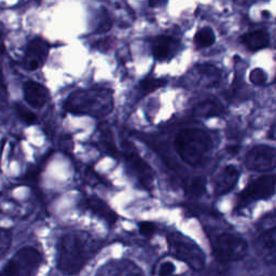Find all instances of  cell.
Listing matches in <instances>:
<instances>
[{
    "instance_id": "cell-1",
    "label": "cell",
    "mask_w": 276,
    "mask_h": 276,
    "mask_svg": "<svg viewBox=\"0 0 276 276\" xmlns=\"http://www.w3.org/2000/svg\"><path fill=\"white\" fill-rule=\"evenodd\" d=\"M96 250V242L87 233H68L58 244L57 268L65 274H76L90 261Z\"/></svg>"
},
{
    "instance_id": "cell-2",
    "label": "cell",
    "mask_w": 276,
    "mask_h": 276,
    "mask_svg": "<svg viewBox=\"0 0 276 276\" xmlns=\"http://www.w3.org/2000/svg\"><path fill=\"white\" fill-rule=\"evenodd\" d=\"M65 109L71 113L103 118L113 109V93L103 88L77 91L67 98Z\"/></svg>"
},
{
    "instance_id": "cell-3",
    "label": "cell",
    "mask_w": 276,
    "mask_h": 276,
    "mask_svg": "<svg viewBox=\"0 0 276 276\" xmlns=\"http://www.w3.org/2000/svg\"><path fill=\"white\" fill-rule=\"evenodd\" d=\"M174 145L182 160L191 166L201 165L213 149L210 136L200 129L182 131L177 135Z\"/></svg>"
},
{
    "instance_id": "cell-4",
    "label": "cell",
    "mask_w": 276,
    "mask_h": 276,
    "mask_svg": "<svg viewBox=\"0 0 276 276\" xmlns=\"http://www.w3.org/2000/svg\"><path fill=\"white\" fill-rule=\"evenodd\" d=\"M168 247L174 256L186 262L194 270H200L204 267L205 256L204 252L190 239L179 233H172L167 238Z\"/></svg>"
},
{
    "instance_id": "cell-5",
    "label": "cell",
    "mask_w": 276,
    "mask_h": 276,
    "mask_svg": "<svg viewBox=\"0 0 276 276\" xmlns=\"http://www.w3.org/2000/svg\"><path fill=\"white\" fill-rule=\"evenodd\" d=\"M41 253L34 247L19 249L0 271V276H31L41 264Z\"/></svg>"
},
{
    "instance_id": "cell-6",
    "label": "cell",
    "mask_w": 276,
    "mask_h": 276,
    "mask_svg": "<svg viewBox=\"0 0 276 276\" xmlns=\"http://www.w3.org/2000/svg\"><path fill=\"white\" fill-rule=\"evenodd\" d=\"M214 254L220 262L239 261L247 254L248 245L245 240L239 235L224 233L214 242Z\"/></svg>"
},
{
    "instance_id": "cell-7",
    "label": "cell",
    "mask_w": 276,
    "mask_h": 276,
    "mask_svg": "<svg viewBox=\"0 0 276 276\" xmlns=\"http://www.w3.org/2000/svg\"><path fill=\"white\" fill-rule=\"evenodd\" d=\"M123 154L130 172L136 177L140 184L146 189H152L155 178L152 168L137 153L131 143H125L123 145Z\"/></svg>"
},
{
    "instance_id": "cell-8",
    "label": "cell",
    "mask_w": 276,
    "mask_h": 276,
    "mask_svg": "<svg viewBox=\"0 0 276 276\" xmlns=\"http://www.w3.org/2000/svg\"><path fill=\"white\" fill-rule=\"evenodd\" d=\"M275 192V176L263 175L250 182L239 195V205H247L253 201L271 198Z\"/></svg>"
},
{
    "instance_id": "cell-9",
    "label": "cell",
    "mask_w": 276,
    "mask_h": 276,
    "mask_svg": "<svg viewBox=\"0 0 276 276\" xmlns=\"http://www.w3.org/2000/svg\"><path fill=\"white\" fill-rule=\"evenodd\" d=\"M246 167L254 172H268L275 167L276 151L273 147L254 146L248 151L245 159Z\"/></svg>"
},
{
    "instance_id": "cell-10",
    "label": "cell",
    "mask_w": 276,
    "mask_h": 276,
    "mask_svg": "<svg viewBox=\"0 0 276 276\" xmlns=\"http://www.w3.org/2000/svg\"><path fill=\"white\" fill-rule=\"evenodd\" d=\"M49 54L48 42L41 38L31 40L25 51L24 65L27 70L34 71L44 65Z\"/></svg>"
},
{
    "instance_id": "cell-11",
    "label": "cell",
    "mask_w": 276,
    "mask_h": 276,
    "mask_svg": "<svg viewBox=\"0 0 276 276\" xmlns=\"http://www.w3.org/2000/svg\"><path fill=\"white\" fill-rule=\"evenodd\" d=\"M179 41L169 36H159L152 42V54L156 61H168L176 55Z\"/></svg>"
},
{
    "instance_id": "cell-12",
    "label": "cell",
    "mask_w": 276,
    "mask_h": 276,
    "mask_svg": "<svg viewBox=\"0 0 276 276\" xmlns=\"http://www.w3.org/2000/svg\"><path fill=\"white\" fill-rule=\"evenodd\" d=\"M240 173L235 166L228 165L216 175L214 178V190L215 194L224 195L233 189L238 183Z\"/></svg>"
},
{
    "instance_id": "cell-13",
    "label": "cell",
    "mask_w": 276,
    "mask_h": 276,
    "mask_svg": "<svg viewBox=\"0 0 276 276\" xmlns=\"http://www.w3.org/2000/svg\"><path fill=\"white\" fill-rule=\"evenodd\" d=\"M24 98L28 105L35 108H41L49 100V92L42 84L35 81H27L23 87Z\"/></svg>"
},
{
    "instance_id": "cell-14",
    "label": "cell",
    "mask_w": 276,
    "mask_h": 276,
    "mask_svg": "<svg viewBox=\"0 0 276 276\" xmlns=\"http://www.w3.org/2000/svg\"><path fill=\"white\" fill-rule=\"evenodd\" d=\"M194 78L199 86H203L205 88L218 87L222 81L221 71L211 65H199L194 68Z\"/></svg>"
},
{
    "instance_id": "cell-15",
    "label": "cell",
    "mask_w": 276,
    "mask_h": 276,
    "mask_svg": "<svg viewBox=\"0 0 276 276\" xmlns=\"http://www.w3.org/2000/svg\"><path fill=\"white\" fill-rule=\"evenodd\" d=\"M258 246L264 261L268 264H274L276 260V229L274 226L259 236Z\"/></svg>"
},
{
    "instance_id": "cell-16",
    "label": "cell",
    "mask_w": 276,
    "mask_h": 276,
    "mask_svg": "<svg viewBox=\"0 0 276 276\" xmlns=\"http://www.w3.org/2000/svg\"><path fill=\"white\" fill-rule=\"evenodd\" d=\"M98 276H144V274L133 262L113 261L103 268Z\"/></svg>"
},
{
    "instance_id": "cell-17",
    "label": "cell",
    "mask_w": 276,
    "mask_h": 276,
    "mask_svg": "<svg viewBox=\"0 0 276 276\" xmlns=\"http://www.w3.org/2000/svg\"><path fill=\"white\" fill-rule=\"evenodd\" d=\"M225 111V106L221 102L216 98H208L196 104L192 109V114L199 118H211L222 115Z\"/></svg>"
},
{
    "instance_id": "cell-18",
    "label": "cell",
    "mask_w": 276,
    "mask_h": 276,
    "mask_svg": "<svg viewBox=\"0 0 276 276\" xmlns=\"http://www.w3.org/2000/svg\"><path fill=\"white\" fill-rule=\"evenodd\" d=\"M243 45L249 51H258L269 47L270 35L265 30H254L242 37Z\"/></svg>"
},
{
    "instance_id": "cell-19",
    "label": "cell",
    "mask_w": 276,
    "mask_h": 276,
    "mask_svg": "<svg viewBox=\"0 0 276 276\" xmlns=\"http://www.w3.org/2000/svg\"><path fill=\"white\" fill-rule=\"evenodd\" d=\"M87 207L92 211L93 214L103 218L110 225H113L116 221V214L112 209L109 208V206L103 202L102 200L97 198H92L87 201Z\"/></svg>"
},
{
    "instance_id": "cell-20",
    "label": "cell",
    "mask_w": 276,
    "mask_h": 276,
    "mask_svg": "<svg viewBox=\"0 0 276 276\" xmlns=\"http://www.w3.org/2000/svg\"><path fill=\"white\" fill-rule=\"evenodd\" d=\"M215 40H216V37H215L213 29L206 26V27L201 28L198 31L194 37V44L199 49H204V48L213 46Z\"/></svg>"
},
{
    "instance_id": "cell-21",
    "label": "cell",
    "mask_w": 276,
    "mask_h": 276,
    "mask_svg": "<svg viewBox=\"0 0 276 276\" xmlns=\"http://www.w3.org/2000/svg\"><path fill=\"white\" fill-rule=\"evenodd\" d=\"M206 191V182L203 177H194L189 182L186 193L190 198H200Z\"/></svg>"
},
{
    "instance_id": "cell-22",
    "label": "cell",
    "mask_w": 276,
    "mask_h": 276,
    "mask_svg": "<svg viewBox=\"0 0 276 276\" xmlns=\"http://www.w3.org/2000/svg\"><path fill=\"white\" fill-rule=\"evenodd\" d=\"M166 84V80L165 79H160V78H146L144 79L140 87L141 89L146 92V93H150L153 92L157 89H160L162 87H164Z\"/></svg>"
},
{
    "instance_id": "cell-23",
    "label": "cell",
    "mask_w": 276,
    "mask_h": 276,
    "mask_svg": "<svg viewBox=\"0 0 276 276\" xmlns=\"http://www.w3.org/2000/svg\"><path fill=\"white\" fill-rule=\"evenodd\" d=\"M12 243V233L10 230L0 228V259L5 257Z\"/></svg>"
},
{
    "instance_id": "cell-24",
    "label": "cell",
    "mask_w": 276,
    "mask_h": 276,
    "mask_svg": "<svg viewBox=\"0 0 276 276\" xmlns=\"http://www.w3.org/2000/svg\"><path fill=\"white\" fill-rule=\"evenodd\" d=\"M14 108H15L17 115L19 116V119L22 120L24 123L30 125V124H34L37 122L36 114L34 112H31L30 110H28L26 107H24L23 105L16 104L14 106Z\"/></svg>"
},
{
    "instance_id": "cell-25",
    "label": "cell",
    "mask_w": 276,
    "mask_h": 276,
    "mask_svg": "<svg viewBox=\"0 0 276 276\" xmlns=\"http://www.w3.org/2000/svg\"><path fill=\"white\" fill-rule=\"evenodd\" d=\"M250 81L254 84V86H262L265 82H267L268 75L263 69L261 68H254L249 75Z\"/></svg>"
},
{
    "instance_id": "cell-26",
    "label": "cell",
    "mask_w": 276,
    "mask_h": 276,
    "mask_svg": "<svg viewBox=\"0 0 276 276\" xmlns=\"http://www.w3.org/2000/svg\"><path fill=\"white\" fill-rule=\"evenodd\" d=\"M140 231L144 235H151L155 231V226L151 222H142L140 226Z\"/></svg>"
},
{
    "instance_id": "cell-27",
    "label": "cell",
    "mask_w": 276,
    "mask_h": 276,
    "mask_svg": "<svg viewBox=\"0 0 276 276\" xmlns=\"http://www.w3.org/2000/svg\"><path fill=\"white\" fill-rule=\"evenodd\" d=\"M175 271V265L171 262H164L160 268V276H171Z\"/></svg>"
},
{
    "instance_id": "cell-28",
    "label": "cell",
    "mask_w": 276,
    "mask_h": 276,
    "mask_svg": "<svg viewBox=\"0 0 276 276\" xmlns=\"http://www.w3.org/2000/svg\"><path fill=\"white\" fill-rule=\"evenodd\" d=\"M239 151H240V147H239V146H230V147L228 148V152H229L230 154H232V155L236 154Z\"/></svg>"
},
{
    "instance_id": "cell-29",
    "label": "cell",
    "mask_w": 276,
    "mask_h": 276,
    "mask_svg": "<svg viewBox=\"0 0 276 276\" xmlns=\"http://www.w3.org/2000/svg\"><path fill=\"white\" fill-rule=\"evenodd\" d=\"M6 89V84H5V78L2 70H0V90H5Z\"/></svg>"
},
{
    "instance_id": "cell-30",
    "label": "cell",
    "mask_w": 276,
    "mask_h": 276,
    "mask_svg": "<svg viewBox=\"0 0 276 276\" xmlns=\"http://www.w3.org/2000/svg\"><path fill=\"white\" fill-rule=\"evenodd\" d=\"M163 3H161V2H150L149 3V5L151 6V7H156V6H159V5H162Z\"/></svg>"
},
{
    "instance_id": "cell-31",
    "label": "cell",
    "mask_w": 276,
    "mask_h": 276,
    "mask_svg": "<svg viewBox=\"0 0 276 276\" xmlns=\"http://www.w3.org/2000/svg\"><path fill=\"white\" fill-rule=\"evenodd\" d=\"M5 51H6V47H5V45H3V44H0V55H2V54H4V53H5Z\"/></svg>"
},
{
    "instance_id": "cell-32",
    "label": "cell",
    "mask_w": 276,
    "mask_h": 276,
    "mask_svg": "<svg viewBox=\"0 0 276 276\" xmlns=\"http://www.w3.org/2000/svg\"><path fill=\"white\" fill-rule=\"evenodd\" d=\"M274 132H275V130H274V125H273V126H272V129H271V137H270V140H275Z\"/></svg>"
},
{
    "instance_id": "cell-33",
    "label": "cell",
    "mask_w": 276,
    "mask_h": 276,
    "mask_svg": "<svg viewBox=\"0 0 276 276\" xmlns=\"http://www.w3.org/2000/svg\"><path fill=\"white\" fill-rule=\"evenodd\" d=\"M262 15H264V16H270V13H269V12L263 11V12H262Z\"/></svg>"
}]
</instances>
